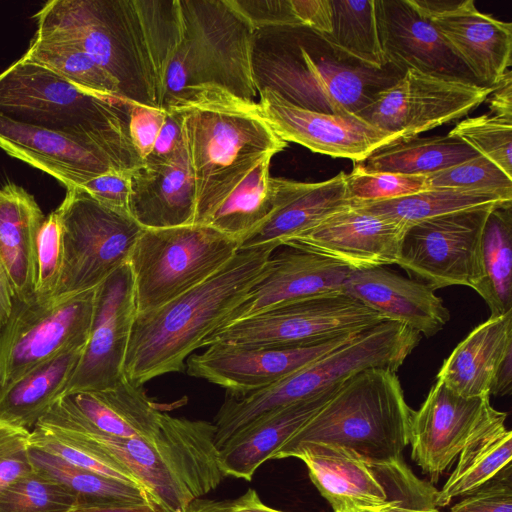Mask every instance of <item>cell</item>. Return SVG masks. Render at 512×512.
Segmentation results:
<instances>
[{
    "label": "cell",
    "instance_id": "obj_1",
    "mask_svg": "<svg viewBox=\"0 0 512 512\" xmlns=\"http://www.w3.org/2000/svg\"><path fill=\"white\" fill-rule=\"evenodd\" d=\"M34 37L88 54L129 102L162 109L164 78L181 35L178 0H52Z\"/></svg>",
    "mask_w": 512,
    "mask_h": 512
},
{
    "label": "cell",
    "instance_id": "obj_2",
    "mask_svg": "<svg viewBox=\"0 0 512 512\" xmlns=\"http://www.w3.org/2000/svg\"><path fill=\"white\" fill-rule=\"evenodd\" d=\"M36 425L126 470L163 512H187L225 477L216 427L208 421L165 413L158 435L117 437L94 428L60 397Z\"/></svg>",
    "mask_w": 512,
    "mask_h": 512
},
{
    "label": "cell",
    "instance_id": "obj_3",
    "mask_svg": "<svg viewBox=\"0 0 512 512\" xmlns=\"http://www.w3.org/2000/svg\"><path fill=\"white\" fill-rule=\"evenodd\" d=\"M251 68L258 93L268 90L304 109L359 117L405 73L391 64L378 69L359 62L302 25L254 30Z\"/></svg>",
    "mask_w": 512,
    "mask_h": 512
},
{
    "label": "cell",
    "instance_id": "obj_4",
    "mask_svg": "<svg viewBox=\"0 0 512 512\" xmlns=\"http://www.w3.org/2000/svg\"><path fill=\"white\" fill-rule=\"evenodd\" d=\"M275 244L239 250L217 273L149 311L136 313L124 360L125 378L142 385L185 369L224 318L246 296L264 272Z\"/></svg>",
    "mask_w": 512,
    "mask_h": 512
},
{
    "label": "cell",
    "instance_id": "obj_5",
    "mask_svg": "<svg viewBox=\"0 0 512 512\" xmlns=\"http://www.w3.org/2000/svg\"><path fill=\"white\" fill-rule=\"evenodd\" d=\"M169 108L182 118L196 187L194 224L207 225L258 163L287 147L263 117L258 103L218 87L199 89Z\"/></svg>",
    "mask_w": 512,
    "mask_h": 512
},
{
    "label": "cell",
    "instance_id": "obj_6",
    "mask_svg": "<svg viewBox=\"0 0 512 512\" xmlns=\"http://www.w3.org/2000/svg\"><path fill=\"white\" fill-rule=\"evenodd\" d=\"M127 102L91 95L23 58L0 73L1 115L75 136L121 170L142 164L129 136Z\"/></svg>",
    "mask_w": 512,
    "mask_h": 512
},
{
    "label": "cell",
    "instance_id": "obj_7",
    "mask_svg": "<svg viewBox=\"0 0 512 512\" xmlns=\"http://www.w3.org/2000/svg\"><path fill=\"white\" fill-rule=\"evenodd\" d=\"M414 410L395 372L370 368L341 383L323 408L272 459L304 442L347 447L374 463L403 460Z\"/></svg>",
    "mask_w": 512,
    "mask_h": 512
},
{
    "label": "cell",
    "instance_id": "obj_8",
    "mask_svg": "<svg viewBox=\"0 0 512 512\" xmlns=\"http://www.w3.org/2000/svg\"><path fill=\"white\" fill-rule=\"evenodd\" d=\"M181 36L166 70L162 109L195 91L218 87L254 100V29L229 0H178Z\"/></svg>",
    "mask_w": 512,
    "mask_h": 512
},
{
    "label": "cell",
    "instance_id": "obj_9",
    "mask_svg": "<svg viewBox=\"0 0 512 512\" xmlns=\"http://www.w3.org/2000/svg\"><path fill=\"white\" fill-rule=\"evenodd\" d=\"M420 338L404 324L383 321L271 386L243 396L226 395L214 418L216 439L224 443L258 417L338 386L363 370L396 372Z\"/></svg>",
    "mask_w": 512,
    "mask_h": 512
},
{
    "label": "cell",
    "instance_id": "obj_10",
    "mask_svg": "<svg viewBox=\"0 0 512 512\" xmlns=\"http://www.w3.org/2000/svg\"><path fill=\"white\" fill-rule=\"evenodd\" d=\"M239 242L209 225L144 229L129 258L137 313L168 303L217 273Z\"/></svg>",
    "mask_w": 512,
    "mask_h": 512
},
{
    "label": "cell",
    "instance_id": "obj_11",
    "mask_svg": "<svg viewBox=\"0 0 512 512\" xmlns=\"http://www.w3.org/2000/svg\"><path fill=\"white\" fill-rule=\"evenodd\" d=\"M96 290L13 300L0 330V391L62 352L86 345Z\"/></svg>",
    "mask_w": 512,
    "mask_h": 512
},
{
    "label": "cell",
    "instance_id": "obj_12",
    "mask_svg": "<svg viewBox=\"0 0 512 512\" xmlns=\"http://www.w3.org/2000/svg\"><path fill=\"white\" fill-rule=\"evenodd\" d=\"M56 211L62 226L63 261L55 294L99 286L128 263L144 230L129 214L101 205L78 187L66 189Z\"/></svg>",
    "mask_w": 512,
    "mask_h": 512
},
{
    "label": "cell",
    "instance_id": "obj_13",
    "mask_svg": "<svg viewBox=\"0 0 512 512\" xmlns=\"http://www.w3.org/2000/svg\"><path fill=\"white\" fill-rule=\"evenodd\" d=\"M386 321L343 292L296 301L212 332L202 344L291 347L362 333Z\"/></svg>",
    "mask_w": 512,
    "mask_h": 512
},
{
    "label": "cell",
    "instance_id": "obj_14",
    "mask_svg": "<svg viewBox=\"0 0 512 512\" xmlns=\"http://www.w3.org/2000/svg\"><path fill=\"white\" fill-rule=\"evenodd\" d=\"M495 206L462 210L409 226L397 265L434 291L455 285L473 288L482 233Z\"/></svg>",
    "mask_w": 512,
    "mask_h": 512
},
{
    "label": "cell",
    "instance_id": "obj_15",
    "mask_svg": "<svg viewBox=\"0 0 512 512\" xmlns=\"http://www.w3.org/2000/svg\"><path fill=\"white\" fill-rule=\"evenodd\" d=\"M492 90L407 69L395 84L377 94L360 117L381 130L401 134L402 140L409 139L466 116Z\"/></svg>",
    "mask_w": 512,
    "mask_h": 512
},
{
    "label": "cell",
    "instance_id": "obj_16",
    "mask_svg": "<svg viewBox=\"0 0 512 512\" xmlns=\"http://www.w3.org/2000/svg\"><path fill=\"white\" fill-rule=\"evenodd\" d=\"M302 460L311 482L334 512L377 507L389 501L415 475L403 460L374 463L352 449L324 442H304L281 459Z\"/></svg>",
    "mask_w": 512,
    "mask_h": 512
},
{
    "label": "cell",
    "instance_id": "obj_17",
    "mask_svg": "<svg viewBox=\"0 0 512 512\" xmlns=\"http://www.w3.org/2000/svg\"><path fill=\"white\" fill-rule=\"evenodd\" d=\"M500 413L492 407L490 397H464L436 380L421 407L413 412L412 460L431 484L437 483L465 445Z\"/></svg>",
    "mask_w": 512,
    "mask_h": 512
},
{
    "label": "cell",
    "instance_id": "obj_18",
    "mask_svg": "<svg viewBox=\"0 0 512 512\" xmlns=\"http://www.w3.org/2000/svg\"><path fill=\"white\" fill-rule=\"evenodd\" d=\"M136 313L134 279L126 263L97 286L89 338L64 395L106 390L122 381Z\"/></svg>",
    "mask_w": 512,
    "mask_h": 512
},
{
    "label": "cell",
    "instance_id": "obj_19",
    "mask_svg": "<svg viewBox=\"0 0 512 512\" xmlns=\"http://www.w3.org/2000/svg\"><path fill=\"white\" fill-rule=\"evenodd\" d=\"M359 334L291 347L212 343L188 358L187 373L225 388L227 395L243 396L283 380Z\"/></svg>",
    "mask_w": 512,
    "mask_h": 512
},
{
    "label": "cell",
    "instance_id": "obj_20",
    "mask_svg": "<svg viewBox=\"0 0 512 512\" xmlns=\"http://www.w3.org/2000/svg\"><path fill=\"white\" fill-rule=\"evenodd\" d=\"M260 111L275 133L312 152L358 163L376 149L402 140L356 115L329 114L295 106L272 91L259 92Z\"/></svg>",
    "mask_w": 512,
    "mask_h": 512
},
{
    "label": "cell",
    "instance_id": "obj_21",
    "mask_svg": "<svg viewBox=\"0 0 512 512\" xmlns=\"http://www.w3.org/2000/svg\"><path fill=\"white\" fill-rule=\"evenodd\" d=\"M406 229L392 219L352 204L284 246L331 259L351 270L384 267L397 264Z\"/></svg>",
    "mask_w": 512,
    "mask_h": 512
},
{
    "label": "cell",
    "instance_id": "obj_22",
    "mask_svg": "<svg viewBox=\"0 0 512 512\" xmlns=\"http://www.w3.org/2000/svg\"><path fill=\"white\" fill-rule=\"evenodd\" d=\"M434 25L478 84L496 86L512 63V24L480 12L473 0H411Z\"/></svg>",
    "mask_w": 512,
    "mask_h": 512
},
{
    "label": "cell",
    "instance_id": "obj_23",
    "mask_svg": "<svg viewBox=\"0 0 512 512\" xmlns=\"http://www.w3.org/2000/svg\"><path fill=\"white\" fill-rule=\"evenodd\" d=\"M351 271L339 262L292 248L272 254L260 278L216 330L296 301L342 292Z\"/></svg>",
    "mask_w": 512,
    "mask_h": 512
},
{
    "label": "cell",
    "instance_id": "obj_24",
    "mask_svg": "<svg viewBox=\"0 0 512 512\" xmlns=\"http://www.w3.org/2000/svg\"><path fill=\"white\" fill-rule=\"evenodd\" d=\"M375 12L387 64L404 72L414 69L478 84L434 25L413 6L411 0H375Z\"/></svg>",
    "mask_w": 512,
    "mask_h": 512
},
{
    "label": "cell",
    "instance_id": "obj_25",
    "mask_svg": "<svg viewBox=\"0 0 512 512\" xmlns=\"http://www.w3.org/2000/svg\"><path fill=\"white\" fill-rule=\"evenodd\" d=\"M0 148L54 177L66 189L115 168L102 151L75 136L20 123L1 114Z\"/></svg>",
    "mask_w": 512,
    "mask_h": 512
},
{
    "label": "cell",
    "instance_id": "obj_26",
    "mask_svg": "<svg viewBox=\"0 0 512 512\" xmlns=\"http://www.w3.org/2000/svg\"><path fill=\"white\" fill-rule=\"evenodd\" d=\"M342 292L386 321L404 324L426 337L435 335L450 319L433 289L384 267L352 270Z\"/></svg>",
    "mask_w": 512,
    "mask_h": 512
},
{
    "label": "cell",
    "instance_id": "obj_27",
    "mask_svg": "<svg viewBox=\"0 0 512 512\" xmlns=\"http://www.w3.org/2000/svg\"><path fill=\"white\" fill-rule=\"evenodd\" d=\"M130 179L129 213L144 229L194 224L196 187L186 147L169 162L142 163Z\"/></svg>",
    "mask_w": 512,
    "mask_h": 512
},
{
    "label": "cell",
    "instance_id": "obj_28",
    "mask_svg": "<svg viewBox=\"0 0 512 512\" xmlns=\"http://www.w3.org/2000/svg\"><path fill=\"white\" fill-rule=\"evenodd\" d=\"M352 204L344 172L313 183L278 178L276 207L260 226L240 241L239 250L264 244L284 246L288 240Z\"/></svg>",
    "mask_w": 512,
    "mask_h": 512
},
{
    "label": "cell",
    "instance_id": "obj_29",
    "mask_svg": "<svg viewBox=\"0 0 512 512\" xmlns=\"http://www.w3.org/2000/svg\"><path fill=\"white\" fill-rule=\"evenodd\" d=\"M340 385L264 414L233 434L218 450L223 475L250 481L256 470L323 408Z\"/></svg>",
    "mask_w": 512,
    "mask_h": 512
},
{
    "label": "cell",
    "instance_id": "obj_30",
    "mask_svg": "<svg viewBox=\"0 0 512 512\" xmlns=\"http://www.w3.org/2000/svg\"><path fill=\"white\" fill-rule=\"evenodd\" d=\"M45 216L33 195L14 183L0 188V254L13 300L35 294L37 238Z\"/></svg>",
    "mask_w": 512,
    "mask_h": 512
},
{
    "label": "cell",
    "instance_id": "obj_31",
    "mask_svg": "<svg viewBox=\"0 0 512 512\" xmlns=\"http://www.w3.org/2000/svg\"><path fill=\"white\" fill-rule=\"evenodd\" d=\"M512 350V311L490 316L462 340L436 380L464 397H490L496 371Z\"/></svg>",
    "mask_w": 512,
    "mask_h": 512
},
{
    "label": "cell",
    "instance_id": "obj_32",
    "mask_svg": "<svg viewBox=\"0 0 512 512\" xmlns=\"http://www.w3.org/2000/svg\"><path fill=\"white\" fill-rule=\"evenodd\" d=\"M61 397L81 418L108 435L154 437L162 430L165 413L151 401L142 385L132 384L125 377L110 389Z\"/></svg>",
    "mask_w": 512,
    "mask_h": 512
},
{
    "label": "cell",
    "instance_id": "obj_33",
    "mask_svg": "<svg viewBox=\"0 0 512 512\" xmlns=\"http://www.w3.org/2000/svg\"><path fill=\"white\" fill-rule=\"evenodd\" d=\"M85 346L62 352L0 391V422L31 431L64 395Z\"/></svg>",
    "mask_w": 512,
    "mask_h": 512
},
{
    "label": "cell",
    "instance_id": "obj_34",
    "mask_svg": "<svg viewBox=\"0 0 512 512\" xmlns=\"http://www.w3.org/2000/svg\"><path fill=\"white\" fill-rule=\"evenodd\" d=\"M506 417L501 412L465 445L454 471L437 492L436 507H445L456 497L470 495L511 464L512 431L505 426Z\"/></svg>",
    "mask_w": 512,
    "mask_h": 512
},
{
    "label": "cell",
    "instance_id": "obj_35",
    "mask_svg": "<svg viewBox=\"0 0 512 512\" xmlns=\"http://www.w3.org/2000/svg\"><path fill=\"white\" fill-rule=\"evenodd\" d=\"M479 155L460 138L448 133L389 143L354 165L365 172L427 176Z\"/></svg>",
    "mask_w": 512,
    "mask_h": 512
},
{
    "label": "cell",
    "instance_id": "obj_36",
    "mask_svg": "<svg viewBox=\"0 0 512 512\" xmlns=\"http://www.w3.org/2000/svg\"><path fill=\"white\" fill-rule=\"evenodd\" d=\"M472 289L486 302L490 316L512 311V201L493 207L489 213Z\"/></svg>",
    "mask_w": 512,
    "mask_h": 512
},
{
    "label": "cell",
    "instance_id": "obj_37",
    "mask_svg": "<svg viewBox=\"0 0 512 512\" xmlns=\"http://www.w3.org/2000/svg\"><path fill=\"white\" fill-rule=\"evenodd\" d=\"M271 159H263L248 173L214 211L207 225L240 243L268 218L278 200V178L269 172Z\"/></svg>",
    "mask_w": 512,
    "mask_h": 512
},
{
    "label": "cell",
    "instance_id": "obj_38",
    "mask_svg": "<svg viewBox=\"0 0 512 512\" xmlns=\"http://www.w3.org/2000/svg\"><path fill=\"white\" fill-rule=\"evenodd\" d=\"M28 453L33 469L68 489L77 499L78 507L153 503L147 493L135 485L74 466L30 444Z\"/></svg>",
    "mask_w": 512,
    "mask_h": 512
},
{
    "label": "cell",
    "instance_id": "obj_39",
    "mask_svg": "<svg viewBox=\"0 0 512 512\" xmlns=\"http://www.w3.org/2000/svg\"><path fill=\"white\" fill-rule=\"evenodd\" d=\"M510 201L512 199L491 192L438 188L400 198L354 205L408 228L428 218Z\"/></svg>",
    "mask_w": 512,
    "mask_h": 512
},
{
    "label": "cell",
    "instance_id": "obj_40",
    "mask_svg": "<svg viewBox=\"0 0 512 512\" xmlns=\"http://www.w3.org/2000/svg\"><path fill=\"white\" fill-rule=\"evenodd\" d=\"M21 58L45 67L91 95L124 100L116 81L88 54L74 46L33 37Z\"/></svg>",
    "mask_w": 512,
    "mask_h": 512
},
{
    "label": "cell",
    "instance_id": "obj_41",
    "mask_svg": "<svg viewBox=\"0 0 512 512\" xmlns=\"http://www.w3.org/2000/svg\"><path fill=\"white\" fill-rule=\"evenodd\" d=\"M332 31L323 35L335 48L373 68L385 62L378 33L375 0H331Z\"/></svg>",
    "mask_w": 512,
    "mask_h": 512
},
{
    "label": "cell",
    "instance_id": "obj_42",
    "mask_svg": "<svg viewBox=\"0 0 512 512\" xmlns=\"http://www.w3.org/2000/svg\"><path fill=\"white\" fill-rule=\"evenodd\" d=\"M76 507L68 489L34 469L0 490V512H68Z\"/></svg>",
    "mask_w": 512,
    "mask_h": 512
},
{
    "label": "cell",
    "instance_id": "obj_43",
    "mask_svg": "<svg viewBox=\"0 0 512 512\" xmlns=\"http://www.w3.org/2000/svg\"><path fill=\"white\" fill-rule=\"evenodd\" d=\"M512 178V121L484 114L466 118L449 132Z\"/></svg>",
    "mask_w": 512,
    "mask_h": 512
},
{
    "label": "cell",
    "instance_id": "obj_44",
    "mask_svg": "<svg viewBox=\"0 0 512 512\" xmlns=\"http://www.w3.org/2000/svg\"><path fill=\"white\" fill-rule=\"evenodd\" d=\"M426 177L429 189L485 191L512 199V178L481 155Z\"/></svg>",
    "mask_w": 512,
    "mask_h": 512
},
{
    "label": "cell",
    "instance_id": "obj_45",
    "mask_svg": "<svg viewBox=\"0 0 512 512\" xmlns=\"http://www.w3.org/2000/svg\"><path fill=\"white\" fill-rule=\"evenodd\" d=\"M347 195L353 204L400 198L429 189L427 177L389 172H365L354 165L346 173Z\"/></svg>",
    "mask_w": 512,
    "mask_h": 512
},
{
    "label": "cell",
    "instance_id": "obj_46",
    "mask_svg": "<svg viewBox=\"0 0 512 512\" xmlns=\"http://www.w3.org/2000/svg\"><path fill=\"white\" fill-rule=\"evenodd\" d=\"M29 444L48 451L74 466L141 488L135 478L117 464L104 460L40 426L36 425L30 431Z\"/></svg>",
    "mask_w": 512,
    "mask_h": 512
},
{
    "label": "cell",
    "instance_id": "obj_47",
    "mask_svg": "<svg viewBox=\"0 0 512 512\" xmlns=\"http://www.w3.org/2000/svg\"><path fill=\"white\" fill-rule=\"evenodd\" d=\"M35 295L55 294L63 261L62 226L56 210L45 217L37 238Z\"/></svg>",
    "mask_w": 512,
    "mask_h": 512
},
{
    "label": "cell",
    "instance_id": "obj_48",
    "mask_svg": "<svg viewBox=\"0 0 512 512\" xmlns=\"http://www.w3.org/2000/svg\"><path fill=\"white\" fill-rule=\"evenodd\" d=\"M30 431L0 422V490L29 473Z\"/></svg>",
    "mask_w": 512,
    "mask_h": 512
},
{
    "label": "cell",
    "instance_id": "obj_49",
    "mask_svg": "<svg viewBox=\"0 0 512 512\" xmlns=\"http://www.w3.org/2000/svg\"><path fill=\"white\" fill-rule=\"evenodd\" d=\"M450 512H512V464L456 503Z\"/></svg>",
    "mask_w": 512,
    "mask_h": 512
},
{
    "label": "cell",
    "instance_id": "obj_50",
    "mask_svg": "<svg viewBox=\"0 0 512 512\" xmlns=\"http://www.w3.org/2000/svg\"><path fill=\"white\" fill-rule=\"evenodd\" d=\"M77 187L101 205L130 215V170L111 168Z\"/></svg>",
    "mask_w": 512,
    "mask_h": 512
},
{
    "label": "cell",
    "instance_id": "obj_51",
    "mask_svg": "<svg viewBox=\"0 0 512 512\" xmlns=\"http://www.w3.org/2000/svg\"><path fill=\"white\" fill-rule=\"evenodd\" d=\"M128 129L131 143L143 160L151 153L166 112L163 109L127 102Z\"/></svg>",
    "mask_w": 512,
    "mask_h": 512
},
{
    "label": "cell",
    "instance_id": "obj_52",
    "mask_svg": "<svg viewBox=\"0 0 512 512\" xmlns=\"http://www.w3.org/2000/svg\"><path fill=\"white\" fill-rule=\"evenodd\" d=\"M230 4L256 29L300 25L291 0H229Z\"/></svg>",
    "mask_w": 512,
    "mask_h": 512
},
{
    "label": "cell",
    "instance_id": "obj_53",
    "mask_svg": "<svg viewBox=\"0 0 512 512\" xmlns=\"http://www.w3.org/2000/svg\"><path fill=\"white\" fill-rule=\"evenodd\" d=\"M438 490L414 475L389 501L351 512H441L435 505Z\"/></svg>",
    "mask_w": 512,
    "mask_h": 512
},
{
    "label": "cell",
    "instance_id": "obj_54",
    "mask_svg": "<svg viewBox=\"0 0 512 512\" xmlns=\"http://www.w3.org/2000/svg\"><path fill=\"white\" fill-rule=\"evenodd\" d=\"M165 121L151 153L143 160L147 164H163L174 159L185 147L182 118L173 109H165Z\"/></svg>",
    "mask_w": 512,
    "mask_h": 512
},
{
    "label": "cell",
    "instance_id": "obj_55",
    "mask_svg": "<svg viewBox=\"0 0 512 512\" xmlns=\"http://www.w3.org/2000/svg\"><path fill=\"white\" fill-rule=\"evenodd\" d=\"M187 512H284L264 504L257 492L250 488L243 495L228 500L196 499Z\"/></svg>",
    "mask_w": 512,
    "mask_h": 512
},
{
    "label": "cell",
    "instance_id": "obj_56",
    "mask_svg": "<svg viewBox=\"0 0 512 512\" xmlns=\"http://www.w3.org/2000/svg\"><path fill=\"white\" fill-rule=\"evenodd\" d=\"M293 12L300 25L327 35L332 31L331 0H291Z\"/></svg>",
    "mask_w": 512,
    "mask_h": 512
},
{
    "label": "cell",
    "instance_id": "obj_57",
    "mask_svg": "<svg viewBox=\"0 0 512 512\" xmlns=\"http://www.w3.org/2000/svg\"><path fill=\"white\" fill-rule=\"evenodd\" d=\"M507 71L500 82L493 87L487 101L490 115L512 121V77Z\"/></svg>",
    "mask_w": 512,
    "mask_h": 512
},
{
    "label": "cell",
    "instance_id": "obj_58",
    "mask_svg": "<svg viewBox=\"0 0 512 512\" xmlns=\"http://www.w3.org/2000/svg\"><path fill=\"white\" fill-rule=\"evenodd\" d=\"M512 389V350L509 351L500 363L492 384L491 395H510Z\"/></svg>",
    "mask_w": 512,
    "mask_h": 512
},
{
    "label": "cell",
    "instance_id": "obj_59",
    "mask_svg": "<svg viewBox=\"0 0 512 512\" xmlns=\"http://www.w3.org/2000/svg\"><path fill=\"white\" fill-rule=\"evenodd\" d=\"M68 512H163L153 503L76 507Z\"/></svg>",
    "mask_w": 512,
    "mask_h": 512
},
{
    "label": "cell",
    "instance_id": "obj_60",
    "mask_svg": "<svg viewBox=\"0 0 512 512\" xmlns=\"http://www.w3.org/2000/svg\"><path fill=\"white\" fill-rule=\"evenodd\" d=\"M13 293L0 254V330L12 309Z\"/></svg>",
    "mask_w": 512,
    "mask_h": 512
}]
</instances>
